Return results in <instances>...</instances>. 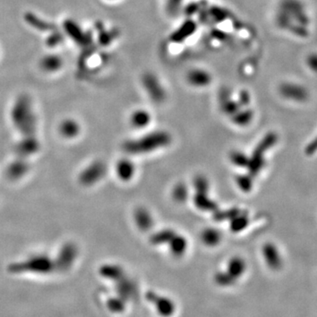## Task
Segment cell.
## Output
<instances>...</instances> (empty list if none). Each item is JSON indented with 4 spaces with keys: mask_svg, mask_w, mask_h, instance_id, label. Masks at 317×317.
I'll return each mask as SVG.
<instances>
[{
    "mask_svg": "<svg viewBox=\"0 0 317 317\" xmlns=\"http://www.w3.org/2000/svg\"><path fill=\"white\" fill-rule=\"evenodd\" d=\"M118 174L122 180L128 181L135 174V167L130 160H122L117 167Z\"/></svg>",
    "mask_w": 317,
    "mask_h": 317,
    "instance_id": "9a60e30c",
    "label": "cell"
},
{
    "mask_svg": "<svg viewBox=\"0 0 317 317\" xmlns=\"http://www.w3.org/2000/svg\"><path fill=\"white\" fill-rule=\"evenodd\" d=\"M248 220L247 213L240 211V213H238L236 216L231 220V230L234 231V233L243 230L247 227Z\"/></svg>",
    "mask_w": 317,
    "mask_h": 317,
    "instance_id": "2e32d148",
    "label": "cell"
},
{
    "mask_svg": "<svg viewBox=\"0 0 317 317\" xmlns=\"http://www.w3.org/2000/svg\"><path fill=\"white\" fill-rule=\"evenodd\" d=\"M134 218H135V222H136L138 227L141 230L147 231L149 230L154 225V220L153 217L149 213V211H147L144 207H140L135 211L134 213Z\"/></svg>",
    "mask_w": 317,
    "mask_h": 317,
    "instance_id": "52a82bcc",
    "label": "cell"
},
{
    "mask_svg": "<svg viewBox=\"0 0 317 317\" xmlns=\"http://www.w3.org/2000/svg\"><path fill=\"white\" fill-rule=\"evenodd\" d=\"M63 65V60L59 56L49 55L42 58L41 61V67L43 71L48 73H53L59 70Z\"/></svg>",
    "mask_w": 317,
    "mask_h": 317,
    "instance_id": "8fae6325",
    "label": "cell"
},
{
    "mask_svg": "<svg viewBox=\"0 0 317 317\" xmlns=\"http://www.w3.org/2000/svg\"><path fill=\"white\" fill-rule=\"evenodd\" d=\"M203 242L207 246H216L221 240V234L220 231L214 228H207L204 231L201 235Z\"/></svg>",
    "mask_w": 317,
    "mask_h": 317,
    "instance_id": "4fadbf2b",
    "label": "cell"
},
{
    "mask_svg": "<svg viewBox=\"0 0 317 317\" xmlns=\"http://www.w3.org/2000/svg\"><path fill=\"white\" fill-rule=\"evenodd\" d=\"M240 213V210L237 208H232V209L222 211V212H217L214 214V219L217 221H223L226 220H232L234 217L236 216L238 213Z\"/></svg>",
    "mask_w": 317,
    "mask_h": 317,
    "instance_id": "7402d4cb",
    "label": "cell"
},
{
    "mask_svg": "<svg viewBox=\"0 0 317 317\" xmlns=\"http://www.w3.org/2000/svg\"><path fill=\"white\" fill-rule=\"evenodd\" d=\"M173 198L175 201L181 203L184 202L185 200L188 198V188L186 187V185L182 183L175 185L174 189H173Z\"/></svg>",
    "mask_w": 317,
    "mask_h": 317,
    "instance_id": "d6986e66",
    "label": "cell"
},
{
    "mask_svg": "<svg viewBox=\"0 0 317 317\" xmlns=\"http://www.w3.org/2000/svg\"><path fill=\"white\" fill-rule=\"evenodd\" d=\"M175 234L176 233L172 229H164V230L158 232L156 234H153L151 237V242L154 245L168 243Z\"/></svg>",
    "mask_w": 317,
    "mask_h": 317,
    "instance_id": "5bb4252c",
    "label": "cell"
},
{
    "mask_svg": "<svg viewBox=\"0 0 317 317\" xmlns=\"http://www.w3.org/2000/svg\"><path fill=\"white\" fill-rule=\"evenodd\" d=\"M279 93L283 97L296 102H303L308 98L307 88L300 84L293 82L283 83L279 87Z\"/></svg>",
    "mask_w": 317,
    "mask_h": 317,
    "instance_id": "3957f363",
    "label": "cell"
},
{
    "mask_svg": "<svg viewBox=\"0 0 317 317\" xmlns=\"http://www.w3.org/2000/svg\"><path fill=\"white\" fill-rule=\"evenodd\" d=\"M171 142V136L165 132H155L138 140L125 144L124 149L130 154H143L167 147Z\"/></svg>",
    "mask_w": 317,
    "mask_h": 317,
    "instance_id": "6da1fadb",
    "label": "cell"
},
{
    "mask_svg": "<svg viewBox=\"0 0 317 317\" xmlns=\"http://www.w3.org/2000/svg\"><path fill=\"white\" fill-rule=\"evenodd\" d=\"M253 118V113L251 110H245V111L238 112L234 114V122L238 125H247Z\"/></svg>",
    "mask_w": 317,
    "mask_h": 317,
    "instance_id": "ac0fdd59",
    "label": "cell"
},
{
    "mask_svg": "<svg viewBox=\"0 0 317 317\" xmlns=\"http://www.w3.org/2000/svg\"><path fill=\"white\" fill-rule=\"evenodd\" d=\"M112 306V309L113 310L122 311L124 309V304L122 302V300H112L111 303H109Z\"/></svg>",
    "mask_w": 317,
    "mask_h": 317,
    "instance_id": "484cf974",
    "label": "cell"
},
{
    "mask_svg": "<svg viewBox=\"0 0 317 317\" xmlns=\"http://www.w3.org/2000/svg\"><path fill=\"white\" fill-rule=\"evenodd\" d=\"M236 182H237L238 186L240 187V189L245 192H249L253 187V179H252L250 174L249 175H245V174L239 175L236 178Z\"/></svg>",
    "mask_w": 317,
    "mask_h": 317,
    "instance_id": "ffe728a7",
    "label": "cell"
},
{
    "mask_svg": "<svg viewBox=\"0 0 317 317\" xmlns=\"http://www.w3.org/2000/svg\"><path fill=\"white\" fill-rule=\"evenodd\" d=\"M194 185H195L197 192H208V189H209V182L204 176H199L196 178Z\"/></svg>",
    "mask_w": 317,
    "mask_h": 317,
    "instance_id": "603a6c76",
    "label": "cell"
},
{
    "mask_svg": "<svg viewBox=\"0 0 317 317\" xmlns=\"http://www.w3.org/2000/svg\"><path fill=\"white\" fill-rule=\"evenodd\" d=\"M181 0H167V8L168 9H172V10H175L178 7V5L180 3Z\"/></svg>",
    "mask_w": 317,
    "mask_h": 317,
    "instance_id": "83f0119b",
    "label": "cell"
},
{
    "mask_svg": "<svg viewBox=\"0 0 317 317\" xmlns=\"http://www.w3.org/2000/svg\"><path fill=\"white\" fill-rule=\"evenodd\" d=\"M231 160L232 162L240 167H247L249 158L246 154H242L240 152H234L231 154Z\"/></svg>",
    "mask_w": 317,
    "mask_h": 317,
    "instance_id": "44dd1931",
    "label": "cell"
},
{
    "mask_svg": "<svg viewBox=\"0 0 317 317\" xmlns=\"http://www.w3.org/2000/svg\"><path fill=\"white\" fill-rule=\"evenodd\" d=\"M276 141H277V136L273 133H270L264 138V140H262L260 143L258 144V147L255 149L252 157L249 158V162L247 166L249 174L252 177L259 174L260 171L263 169V167L265 165V153L276 143Z\"/></svg>",
    "mask_w": 317,
    "mask_h": 317,
    "instance_id": "7a4b0ae2",
    "label": "cell"
},
{
    "mask_svg": "<svg viewBox=\"0 0 317 317\" xmlns=\"http://www.w3.org/2000/svg\"><path fill=\"white\" fill-rule=\"evenodd\" d=\"M246 268H247L246 262L244 261L241 258L235 257V258H232L230 261L228 262L227 272L233 278L237 279L243 275L244 272L246 271Z\"/></svg>",
    "mask_w": 317,
    "mask_h": 317,
    "instance_id": "ba28073f",
    "label": "cell"
},
{
    "mask_svg": "<svg viewBox=\"0 0 317 317\" xmlns=\"http://www.w3.org/2000/svg\"><path fill=\"white\" fill-rule=\"evenodd\" d=\"M147 300L154 304L158 314L163 317H169L174 314L175 306L174 302L166 297L160 296L154 292L147 293Z\"/></svg>",
    "mask_w": 317,
    "mask_h": 317,
    "instance_id": "277c9868",
    "label": "cell"
},
{
    "mask_svg": "<svg viewBox=\"0 0 317 317\" xmlns=\"http://www.w3.org/2000/svg\"><path fill=\"white\" fill-rule=\"evenodd\" d=\"M306 66L313 74H317V52H312L306 58Z\"/></svg>",
    "mask_w": 317,
    "mask_h": 317,
    "instance_id": "cb8c5ba5",
    "label": "cell"
},
{
    "mask_svg": "<svg viewBox=\"0 0 317 317\" xmlns=\"http://www.w3.org/2000/svg\"><path fill=\"white\" fill-rule=\"evenodd\" d=\"M214 280L220 286H230L234 285L236 281V279L233 278L227 272H217Z\"/></svg>",
    "mask_w": 317,
    "mask_h": 317,
    "instance_id": "e0dca14e",
    "label": "cell"
},
{
    "mask_svg": "<svg viewBox=\"0 0 317 317\" xmlns=\"http://www.w3.org/2000/svg\"><path fill=\"white\" fill-rule=\"evenodd\" d=\"M150 121L151 115L149 112L143 110V109H139L133 112L131 117V122L136 128H144L150 123Z\"/></svg>",
    "mask_w": 317,
    "mask_h": 317,
    "instance_id": "7c38bea8",
    "label": "cell"
},
{
    "mask_svg": "<svg viewBox=\"0 0 317 317\" xmlns=\"http://www.w3.org/2000/svg\"><path fill=\"white\" fill-rule=\"evenodd\" d=\"M263 256L269 268L273 271H279L282 267V258L274 244H265L263 247Z\"/></svg>",
    "mask_w": 317,
    "mask_h": 317,
    "instance_id": "5b68a950",
    "label": "cell"
},
{
    "mask_svg": "<svg viewBox=\"0 0 317 317\" xmlns=\"http://www.w3.org/2000/svg\"><path fill=\"white\" fill-rule=\"evenodd\" d=\"M188 83L195 87H206L211 83V74L203 69H192L187 74Z\"/></svg>",
    "mask_w": 317,
    "mask_h": 317,
    "instance_id": "8992f818",
    "label": "cell"
},
{
    "mask_svg": "<svg viewBox=\"0 0 317 317\" xmlns=\"http://www.w3.org/2000/svg\"><path fill=\"white\" fill-rule=\"evenodd\" d=\"M168 244H169L171 253L176 258H180L184 254L185 251L188 247V242L186 239L177 234L171 239Z\"/></svg>",
    "mask_w": 317,
    "mask_h": 317,
    "instance_id": "9c48e42d",
    "label": "cell"
},
{
    "mask_svg": "<svg viewBox=\"0 0 317 317\" xmlns=\"http://www.w3.org/2000/svg\"><path fill=\"white\" fill-rule=\"evenodd\" d=\"M194 202L196 206L202 211H216L218 207L216 203L207 197V192H197Z\"/></svg>",
    "mask_w": 317,
    "mask_h": 317,
    "instance_id": "30bf717a",
    "label": "cell"
},
{
    "mask_svg": "<svg viewBox=\"0 0 317 317\" xmlns=\"http://www.w3.org/2000/svg\"><path fill=\"white\" fill-rule=\"evenodd\" d=\"M60 40H61V35H60V34H56V35H54L49 37L48 43H49V45L50 46L57 45V44L59 43Z\"/></svg>",
    "mask_w": 317,
    "mask_h": 317,
    "instance_id": "4316f807",
    "label": "cell"
},
{
    "mask_svg": "<svg viewBox=\"0 0 317 317\" xmlns=\"http://www.w3.org/2000/svg\"><path fill=\"white\" fill-rule=\"evenodd\" d=\"M77 26L74 24V22H69L67 24V31L69 35H72L75 40H80L81 38V34H80V29H78Z\"/></svg>",
    "mask_w": 317,
    "mask_h": 317,
    "instance_id": "d4e9b609",
    "label": "cell"
}]
</instances>
